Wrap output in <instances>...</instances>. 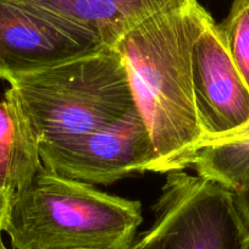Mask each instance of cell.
<instances>
[{
	"instance_id": "cell-1",
	"label": "cell",
	"mask_w": 249,
	"mask_h": 249,
	"mask_svg": "<svg viewBox=\"0 0 249 249\" xmlns=\"http://www.w3.org/2000/svg\"><path fill=\"white\" fill-rule=\"evenodd\" d=\"M210 18L198 0H170L112 47L126 66L136 107L154 145L148 171L179 169L202 144L191 56Z\"/></svg>"
},
{
	"instance_id": "cell-2",
	"label": "cell",
	"mask_w": 249,
	"mask_h": 249,
	"mask_svg": "<svg viewBox=\"0 0 249 249\" xmlns=\"http://www.w3.org/2000/svg\"><path fill=\"white\" fill-rule=\"evenodd\" d=\"M142 221L140 202L43 166L10 196L3 231L14 249H110L132 243Z\"/></svg>"
},
{
	"instance_id": "cell-3",
	"label": "cell",
	"mask_w": 249,
	"mask_h": 249,
	"mask_svg": "<svg viewBox=\"0 0 249 249\" xmlns=\"http://www.w3.org/2000/svg\"><path fill=\"white\" fill-rule=\"evenodd\" d=\"M40 143L86 135L137 109L114 48L62 62L11 83Z\"/></svg>"
},
{
	"instance_id": "cell-4",
	"label": "cell",
	"mask_w": 249,
	"mask_h": 249,
	"mask_svg": "<svg viewBox=\"0 0 249 249\" xmlns=\"http://www.w3.org/2000/svg\"><path fill=\"white\" fill-rule=\"evenodd\" d=\"M152 227L128 249H246L249 242L232 192L198 175L165 172Z\"/></svg>"
},
{
	"instance_id": "cell-5",
	"label": "cell",
	"mask_w": 249,
	"mask_h": 249,
	"mask_svg": "<svg viewBox=\"0 0 249 249\" xmlns=\"http://www.w3.org/2000/svg\"><path fill=\"white\" fill-rule=\"evenodd\" d=\"M43 166L69 179L111 184L148 171L155 149L137 109L109 126L52 143H40Z\"/></svg>"
},
{
	"instance_id": "cell-6",
	"label": "cell",
	"mask_w": 249,
	"mask_h": 249,
	"mask_svg": "<svg viewBox=\"0 0 249 249\" xmlns=\"http://www.w3.org/2000/svg\"><path fill=\"white\" fill-rule=\"evenodd\" d=\"M97 37L23 0H0V78L9 83L98 53Z\"/></svg>"
},
{
	"instance_id": "cell-7",
	"label": "cell",
	"mask_w": 249,
	"mask_h": 249,
	"mask_svg": "<svg viewBox=\"0 0 249 249\" xmlns=\"http://www.w3.org/2000/svg\"><path fill=\"white\" fill-rule=\"evenodd\" d=\"M191 57L196 107L204 133L202 147L246 127L249 122V87L213 18L196 38Z\"/></svg>"
},
{
	"instance_id": "cell-8",
	"label": "cell",
	"mask_w": 249,
	"mask_h": 249,
	"mask_svg": "<svg viewBox=\"0 0 249 249\" xmlns=\"http://www.w3.org/2000/svg\"><path fill=\"white\" fill-rule=\"evenodd\" d=\"M44 9L112 48L170 0H23Z\"/></svg>"
},
{
	"instance_id": "cell-9",
	"label": "cell",
	"mask_w": 249,
	"mask_h": 249,
	"mask_svg": "<svg viewBox=\"0 0 249 249\" xmlns=\"http://www.w3.org/2000/svg\"><path fill=\"white\" fill-rule=\"evenodd\" d=\"M42 167L39 136L9 88L0 100V190L14 195Z\"/></svg>"
},
{
	"instance_id": "cell-10",
	"label": "cell",
	"mask_w": 249,
	"mask_h": 249,
	"mask_svg": "<svg viewBox=\"0 0 249 249\" xmlns=\"http://www.w3.org/2000/svg\"><path fill=\"white\" fill-rule=\"evenodd\" d=\"M179 169L221 184L232 193L249 188V127L208 143L191 153Z\"/></svg>"
},
{
	"instance_id": "cell-11",
	"label": "cell",
	"mask_w": 249,
	"mask_h": 249,
	"mask_svg": "<svg viewBox=\"0 0 249 249\" xmlns=\"http://www.w3.org/2000/svg\"><path fill=\"white\" fill-rule=\"evenodd\" d=\"M219 27L237 69L249 87V0H234Z\"/></svg>"
},
{
	"instance_id": "cell-12",
	"label": "cell",
	"mask_w": 249,
	"mask_h": 249,
	"mask_svg": "<svg viewBox=\"0 0 249 249\" xmlns=\"http://www.w3.org/2000/svg\"><path fill=\"white\" fill-rule=\"evenodd\" d=\"M232 195H233L234 203L242 217V221L249 234V188L238 193H232Z\"/></svg>"
},
{
	"instance_id": "cell-13",
	"label": "cell",
	"mask_w": 249,
	"mask_h": 249,
	"mask_svg": "<svg viewBox=\"0 0 249 249\" xmlns=\"http://www.w3.org/2000/svg\"><path fill=\"white\" fill-rule=\"evenodd\" d=\"M9 203H10V196L0 190V239H1V232H3L4 221H5L6 214H8Z\"/></svg>"
},
{
	"instance_id": "cell-14",
	"label": "cell",
	"mask_w": 249,
	"mask_h": 249,
	"mask_svg": "<svg viewBox=\"0 0 249 249\" xmlns=\"http://www.w3.org/2000/svg\"><path fill=\"white\" fill-rule=\"evenodd\" d=\"M131 243L128 244H122V246H119V247H115V248H110V249H128L130 248Z\"/></svg>"
},
{
	"instance_id": "cell-15",
	"label": "cell",
	"mask_w": 249,
	"mask_h": 249,
	"mask_svg": "<svg viewBox=\"0 0 249 249\" xmlns=\"http://www.w3.org/2000/svg\"><path fill=\"white\" fill-rule=\"evenodd\" d=\"M0 249H8L5 247V244L3 243V241H1V239H0Z\"/></svg>"
},
{
	"instance_id": "cell-16",
	"label": "cell",
	"mask_w": 249,
	"mask_h": 249,
	"mask_svg": "<svg viewBox=\"0 0 249 249\" xmlns=\"http://www.w3.org/2000/svg\"><path fill=\"white\" fill-rule=\"evenodd\" d=\"M246 127H249V122H248V124H247ZM246 127H243V128H246ZM243 128H242V130H243ZM238 132H239V131H238Z\"/></svg>"
},
{
	"instance_id": "cell-17",
	"label": "cell",
	"mask_w": 249,
	"mask_h": 249,
	"mask_svg": "<svg viewBox=\"0 0 249 249\" xmlns=\"http://www.w3.org/2000/svg\"><path fill=\"white\" fill-rule=\"evenodd\" d=\"M246 249H249V242H248V244H247V248Z\"/></svg>"
}]
</instances>
